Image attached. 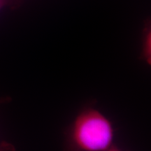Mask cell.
Wrapping results in <instances>:
<instances>
[{"label":"cell","mask_w":151,"mask_h":151,"mask_svg":"<svg viewBox=\"0 0 151 151\" xmlns=\"http://www.w3.org/2000/svg\"><path fill=\"white\" fill-rule=\"evenodd\" d=\"M65 151H107L113 145V122L99 109L87 106L65 131Z\"/></svg>","instance_id":"obj_1"},{"label":"cell","mask_w":151,"mask_h":151,"mask_svg":"<svg viewBox=\"0 0 151 151\" xmlns=\"http://www.w3.org/2000/svg\"><path fill=\"white\" fill-rule=\"evenodd\" d=\"M141 58L151 66V22L147 24L144 30Z\"/></svg>","instance_id":"obj_2"},{"label":"cell","mask_w":151,"mask_h":151,"mask_svg":"<svg viewBox=\"0 0 151 151\" xmlns=\"http://www.w3.org/2000/svg\"><path fill=\"white\" fill-rule=\"evenodd\" d=\"M6 100V99H0V104L4 102ZM0 151H16V150L11 143L7 142H1L0 143Z\"/></svg>","instance_id":"obj_3"},{"label":"cell","mask_w":151,"mask_h":151,"mask_svg":"<svg viewBox=\"0 0 151 151\" xmlns=\"http://www.w3.org/2000/svg\"><path fill=\"white\" fill-rule=\"evenodd\" d=\"M107 151H124V150H122L121 148H118V147H117L115 146V145H113V146L111 147V148H109Z\"/></svg>","instance_id":"obj_4"},{"label":"cell","mask_w":151,"mask_h":151,"mask_svg":"<svg viewBox=\"0 0 151 151\" xmlns=\"http://www.w3.org/2000/svg\"><path fill=\"white\" fill-rule=\"evenodd\" d=\"M6 4V0H0V9H1Z\"/></svg>","instance_id":"obj_5"}]
</instances>
